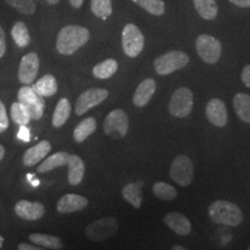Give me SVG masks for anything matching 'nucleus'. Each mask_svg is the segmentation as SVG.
I'll return each instance as SVG.
<instances>
[{"mask_svg":"<svg viewBox=\"0 0 250 250\" xmlns=\"http://www.w3.org/2000/svg\"><path fill=\"white\" fill-rule=\"evenodd\" d=\"M89 37L90 33L87 28L77 24H68L62 28L58 33L56 48L59 54L65 56L72 55L85 45Z\"/></svg>","mask_w":250,"mask_h":250,"instance_id":"1","label":"nucleus"},{"mask_svg":"<svg viewBox=\"0 0 250 250\" xmlns=\"http://www.w3.org/2000/svg\"><path fill=\"white\" fill-rule=\"evenodd\" d=\"M208 215L211 220L218 225L235 227L239 226L243 220L241 208L234 203L228 201H215L208 208Z\"/></svg>","mask_w":250,"mask_h":250,"instance_id":"2","label":"nucleus"},{"mask_svg":"<svg viewBox=\"0 0 250 250\" xmlns=\"http://www.w3.org/2000/svg\"><path fill=\"white\" fill-rule=\"evenodd\" d=\"M118 220L115 217H105L93 221L86 227V236L93 242H101L117 233Z\"/></svg>","mask_w":250,"mask_h":250,"instance_id":"3","label":"nucleus"},{"mask_svg":"<svg viewBox=\"0 0 250 250\" xmlns=\"http://www.w3.org/2000/svg\"><path fill=\"white\" fill-rule=\"evenodd\" d=\"M189 57L186 52L174 50L160 56L154 61L155 72L160 76H168L173 72L186 67L189 62Z\"/></svg>","mask_w":250,"mask_h":250,"instance_id":"4","label":"nucleus"},{"mask_svg":"<svg viewBox=\"0 0 250 250\" xmlns=\"http://www.w3.org/2000/svg\"><path fill=\"white\" fill-rule=\"evenodd\" d=\"M18 102H20L26 108L31 120L37 121L43 116L45 105L44 99L31 88V86L21 87L18 93Z\"/></svg>","mask_w":250,"mask_h":250,"instance_id":"5","label":"nucleus"},{"mask_svg":"<svg viewBox=\"0 0 250 250\" xmlns=\"http://www.w3.org/2000/svg\"><path fill=\"white\" fill-rule=\"evenodd\" d=\"M145 39L142 30L136 24L127 23L122 31V46L125 55L130 58H134L140 55L144 49Z\"/></svg>","mask_w":250,"mask_h":250,"instance_id":"6","label":"nucleus"},{"mask_svg":"<svg viewBox=\"0 0 250 250\" xmlns=\"http://www.w3.org/2000/svg\"><path fill=\"white\" fill-rule=\"evenodd\" d=\"M196 49L202 61L208 64L218 62L221 57V51H223L220 41L208 34H202L197 37Z\"/></svg>","mask_w":250,"mask_h":250,"instance_id":"7","label":"nucleus"},{"mask_svg":"<svg viewBox=\"0 0 250 250\" xmlns=\"http://www.w3.org/2000/svg\"><path fill=\"white\" fill-rule=\"evenodd\" d=\"M193 108V94L191 89L181 87L175 90L169 101V112L171 116L177 118L187 117Z\"/></svg>","mask_w":250,"mask_h":250,"instance_id":"8","label":"nucleus"},{"mask_svg":"<svg viewBox=\"0 0 250 250\" xmlns=\"http://www.w3.org/2000/svg\"><path fill=\"white\" fill-rule=\"evenodd\" d=\"M105 134L114 139L124 138L129 131V117L122 109H115L109 112L103 123Z\"/></svg>","mask_w":250,"mask_h":250,"instance_id":"9","label":"nucleus"},{"mask_svg":"<svg viewBox=\"0 0 250 250\" xmlns=\"http://www.w3.org/2000/svg\"><path fill=\"white\" fill-rule=\"evenodd\" d=\"M170 177L181 187L190 186L193 180V164L188 155L181 154L174 159L169 170Z\"/></svg>","mask_w":250,"mask_h":250,"instance_id":"10","label":"nucleus"},{"mask_svg":"<svg viewBox=\"0 0 250 250\" xmlns=\"http://www.w3.org/2000/svg\"><path fill=\"white\" fill-rule=\"evenodd\" d=\"M109 93L104 88H89L80 94L76 103V114L83 115L89 109L96 107L108 98Z\"/></svg>","mask_w":250,"mask_h":250,"instance_id":"11","label":"nucleus"},{"mask_svg":"<svg viewBox=\"0 0 250 250\" xmlns=\"http://www.w3.org/2000/svg\"><path fill=\"white\" fill-rule=\"evenodd\" d=\"M40 68V59L36 52H29L23 56L19 66V80L23 85H30L36 79Z\"/></svg>","mask_w":250,"mask_h":250,"instance_id":"12","label":"nucleus"},{"mask_svg":"<svg viewBox=\"0 0 250 250\" xmlns=\"http://www.w3.org/2000/svg\"><path fill=\"white\" fill-rule=\"evenodd\" d=\"M206 117L211 124L224 127L228 122L227 109L223 100L211 99L206 105Z\"/></svg>","mask_w":250,"mask_h":250,"instance_id":"13","label":"nucleus"},{"mask_svg":"<svg viewBox=\"0 0 250 250\" xmlns=\"http://www.w3.org/2000/svg\"><path fill=\"white\" fill-rule=\"evenodd\" d=\"M14 210L19 218L24 219V220H39L45 213L44 205L39 202H29L24 199L19 201L15 204Z\"/></svg>","mask_w":250,"mask_h":250,"instance_id":"14","label":"nucleus"},{"mask_svg":"<svg viewBox=\"0 0 250 250\" xmlns=\"http://www.w3.org/2000/svg\"><path fill=\"white\" fill-rule=\"evenodd\" d=\"M87 205H88V201L85 197L76 195V193H67L58 201L57 211L62 214H68L83 210Z\"/></svg>","mask_w":250,"mask_h":250,"instance_id":"15","label":"nucleus"},{"mask_svg":"<svg viewBox=\"0 0 250 250\" xmlns=\"http://www.w3.org/2000/svg\"><path fill=\"white\" fill-rule=\"evenodd\" d=\"M164 221L174 233L179 234V235L186 236L191 233V224H190L189 219L179 212L167 213L164 217Z\"/></svg>","mask_w":250,"mask_h":250,"instance_id":"16","label":"nucleus"},{"mask_svg":"<svg viewBox=\"0 0 250 250\" xmlns=\"http://www.w3.org/2000/svg\"><path fill=\"white\" fill-rule=\"evenodd\" d=\"M156 90V83L154 79L148 78V79L143 80L137 87L136 92L133 95V103L137 107H145L154 95Z\"/></svg>","mask_w":250,"mask_h":250,"instance_id":"17","label":"nucleus"},{"mask_svg":"<svg viewBox=\"0 0 250 250\" xmlns=\"http://www.w3.org/2000/svg\"><path fill=\"white\" fill-rule=\"evenodd\" d=\"M51 151V145L46 140L40 142L36 144L33 147L28 148L23 154V165L27 167H31V166H35L37 162L45 158Z\"/></svg>","mask_w":250,"mask_h":250,"instance_id":"18","label":"nucleus"},{"mask_svg":"<svg viewBox=\"0 0 250 250\" xmlns=\"http://www.w3.org/2000/svg\"><path fill=\"white\" fill-rule=\"evenodd\" d=\"M68 167V183L71 186H78L81 183L85 175V164L80 156L70 154L67 161Z\"/></svg>","mask_w":250,"mask_h":250,"instance_id":"19","label":"nucleus"},{"mask_svg":"<svg viewBox=\"0 0 250 250\" xmlns=\"http://www.w3.org/2000/svg\"><path fill=\"white\" fill-rule=\"evenodd\" d=\"M31 88L37 94H40L41 96L43 98H50V96L55 95L58 90V85H57V80L54 76L51 74H46V76L42 77L41 79H39L31 86Z\"/></svg>","mask_w":250,"mask_h":250,"instance_id":"20","label":"nucleus"},{"mask_svg":"<svg viewBox=\"0 0 250 250\" xmlns=\"http://www.w3.org/2000/svg\"><path fill=\"white\" fill-rule=\"evenodd\" d=\"M142 181H137V182L126 184L122 190V196L127 203H130L134 208H139L143 203L142 196Z\"/></svg>","mask_w":250,"mask_h":250,"instance_id":"21","label":"nucleus"},{"mask_svg":"<svg viewBox=\"0 0 250 250\" xmlns=\"http://www.w3.org/2000/svg\"><path fill=\"white\" fill-rule=\"evenodd\" d=\"M233 107L240 120L247 124H250V95L239 93L234 96Z\"/></svg>","mask_w":250,"mask_h":250,"instance_id":"22","label":"nucleus"},{"mask_svg":"<svg viewBox=\"0 0 250 250\" xmlns=\"http://www.w3.org/2000/svg\"><path fill=\"white\" fill-rule=\"evenodd\" d=\"M68 156L70 154L66 152H57L54 155H50L46 158L44 161L37 167V171L39 173H46V171H51L52 169H56L58 167H62V166L67 165Z\"/></svg>","mask_w":250,"mask_h":250,"instance_id":"23","label":"nucleus"},{"mask_svg":"<svg viewBox=\"0 0 250 250\" xmlns=\"http://www.w3.org/2000/svg\"><path fill=\"white\" fill-rule=\"evenodd\" d=\"M29 240L36 246H41L43 249H62V240L58 236L48 235V234H30Z\"/></svg>","mask_w":250,"mask_h":250,"instance_id":"24","label":"nucleus"},{"mask_svg":"<svg viewBox=\"0 0 250 250\" xmlns=\"http://www.w3.org/2000/svg\"><path fill=\"white\" fill-rule=\"evenodd\" d=\"M196 11L205 20L212 21L218 15V5L215 0H193Z\"/></svg>","mask_w":250,"mask_h":250,"instance_id":"25","label":"nucleus"},{"mask_svg":"<svg viewBox=\"0 0 250 250\" xmlns=\"http://www.w3.org/2000/svg\"><path fill=\"white\" fill-rule=\"evenodd\" d=\"M96 121L93 117H88L83 122H80L74 129L73 138L77 143H83L88 138L90 134H93L96 130Z\"/></svg>","mask_w":250,"mask_h":250,"instance_id":"26","label":"nucleus"},{"mask_svg":"<svg viewBox=\"0 0 250 250\" xmlns=\"http://www.w3.org/2000/svg\"><path fill=\"white\" fill-rule=\"evenodd\" d=\"M71 114V104L67 99L59 100V102L56 105L54 116H52V125L55 127H61L66 123Z\"/></svg>","mask_w":250,"mask_h":250,"instance_id":"27","label":"nucleus"},{"mask_svg":"<svg viewBox=\"0 0 250 250\" xmlns=\"http://www.w3.org/2000/svg\"><path fill=\"white\" fill-rule=\"evenodd\" d=\"M118 64L115 59H105L93 68V76L98 79H109L116 73Z\"/></svg>","mask_w":250,"mask_h":250,"instance_id":"28","label":"nucleus"},{"mask_svg":"<svg viewBox=\"0 0 250 250\" xmlns=\"http://www.w3.org/2000/svg\"><path fill=\"white\" fill-rule=\"evenodd\" d=\"M12 37H13L15 44L19 48H26V46L30 43V35L29 31L26 24L21 21L14 23L13 28H12Z\"/></svg>","mask_w":250,"mask_h":250,"instance_id":"29","label":"nucleus"},{"mask_svg":"<svg viewBox=\"0 0 250 250\" xmlns=\"http://www.w3.org/2000/svg\"><path fill=\"white\" fill-rule=\"evenodd\" d=\"M90 9L96 18L105 20L112 13L111 0H90Z\"/></svg>","mask_w":250,"mask_h":250,"instance_id":"30","label":"nucleus"},{"mask_svg":"<svg viewBox=\"0 0 250 250\" xmlns=\"http://www.w3.org/2000/svg\"><path fill=\"white\" fill-rule=\"evenodd\" d=\"M153 193L162 201H173L177 197L176 189L170 184L165 182H156L153 186Z\"/></svg>","mask_w":250,"mask_h":250,"instance_id":"31","label":"nucleus"},{"mask_svg":"<svg viewBox=\"0 0 250 250\" xmlns=\"http://www.w3.org/2000/svg\"><path fill=\"white\" fill-rule=\"evenodd\" d=\"M132 1L145 9L146 12L156 17L165 14L166 6L164 0H132Z\"/></svg>","mask_w":250,"mask_h":250,"instance_id":"32","label":"nucleus"},{"mask_svg":"<svg viewBox=\"0 0 250 250\" xmlns=\"http://www.w3.org/2000/svg\"><path fill=\"white\" fill-rule=\"evenodd\" d=\"M11 116L12 120L14 121V123H17L20 126H26V125L29 124L30 122V116L26 110V108L21 104L20 102H15L12 104L11 109Z\"/></svg>","mask_w":250,"mask_h":250,"instance_id":"33","label":"nucleus"},{"mask_svg":"<svg viewBox=\"0 0 250 250\" xmlns=\"http://www.w3.org/2000/svg\"><path fill=\"white\" fill-rule=\"evenodd\" d=\"M5 2L24 15H33L36 12L35 0H5Z\"/></svg>","mask_w":250,"mask_h":250,"instance_id":"34","label":"nucleus"},{"mask_svg":"<svg viewBox=\"0 0 250 250\" xmlns=\"http://www.w3.org/2000/svg\"><path fill=\"white\" fill-rule=\"evenodd\" d=\"M8 127V116L6 112L5 104L0 101V133L4 132Z\"/></svg>","mask_w":250,"mask_h":250,"instance_id":"35","label":"nucleus"},{"mask_svg":"<svg viewBox=\"0 0 250 250\" xmlns=\"http://www.w3.org/2000/svg\"><path fill=\"white\" fill-rule=\"evenodd\" d=\"M6 52V36L5 31L2 29V27L0 26V58H2V56Z\"/></svg>","mask_w":250,"mask_h":250,"instance_id":"36","label":"nucleus"},{"mask_svg":"<svg viewBox=\"0 0 250 250\" xmlns=\"http://www.w3.org/2000/svg\"><path fill=\"white\" fill-rule=\"evenodd\" d=\"M241 78H242L243 83H245L248 88H250V65H247V66L243 68Z\"/></svg>","mask_w":250,"mask_h":250,"instance_id":"37","label":"nucleus"},{"mask_svg":"<svg viewBox=\"0 0 250 250\" xmlns=\"http://www.w3.org/2000/svg\"><path fill=\"white\" fill-rule=\"evenodd\" d=\"M229 1L235 6H237V7H242V8L250 7V0H229Z\"/></svg>","mask_w":250,"mask_h":250,"instance_id":"38","label":"nucleus"},{"mask_svg":"<svg viewBox=\"0 0 250 250\" xmlns=\"http://www.w3.org/2000/svg\"><path fill=\"white\" fill-rule=\"evenodd\" d=\"M18 249H20V250H40L42 248H41V247H37V246H30V245H28V243H20V245L18 246Z\"/></svg>","mask_w":250,"mask_h":250,"instance_id":"39","label":"nucleus"},{"mask_svg":"<svg viewBox=\"0 0 250 250\" xmlns=\"http://www.w3.org/2000/svg\"><path fill=\"white\" fill-rule=\"evenodd\" d=\"M19 137L22 140H29V131L24 126H21V131L19 132Z\"/></svg>","mask_w":250,"mask_h":250,"instance_id":"40","label":"nucleus"},{"mask_svg":"<svg viewBox=\"0 0 250 250\" xmlns=\"http://www.w3.org/2000/svg\"><path fill=\"white\" fill-rule=\"evenodd\" d=\"M70 2L73 8H80L83 4V0H70Z\"/></svg>","mask_w":250,"mask_h":250,"instance_id":"41","label":"nucleus"},{"mask_svg":"<svg viewBox=\"0 0 250 250\" xmlns=\"http://www.w3.org/2000/svg\"><path fill=\"white\" fill-rule=\"evenodd\" d=\"M4 156H5V148H4V146L0 145V161L4 159Z\"/></svg>","mask_w":250,"mask_h":250,"instance_id":"42","label":"nucleus"},{"mask_svg":"<svg viewBox=\"0 0 250 250\" xmlns=\"http://www.w3.org/2000/svg\"><path fill=\"white\" fill-rule=\"evenodd\" d=\"M49 5H57L61 0H45Z\"/></svg>","mask_w":250,"mask_h":250,"instance_id":"43","label":"nucleus"},{"mask_svg":"<svg viewBox=\"0 0 250 250\" xmlns=\"http://www.w3.org/2000/svg\"><path fill=\"white\" fill-rule=\"evenodd\" d=\"M171 249H173V250H186L184 247H181V246H174Z\"/></svg>","mask_w":250,"mask_h":250,"instance_id":"44","label":"nucleus"},{"mask_svg":"<svg viewBox=\"0 0 250 250\" xmlns=\"http://www.w3.org/2000/svg\"><path fill=\"white\" fill-rule=\"evenodd\" d=\"M2 242H4V237L0 235V248H1V247H2Z\"/></svg>","mask_w":250,"mask_h":250,"instance_id":"45","label":"nucleus"},{"mask_svg":"<svg viewBox=\"0 0 250 250\" xmlns=\"http://www.w3.org/2000/svg\"><path fill=\"white\" fill-rule=\"evenodd\" d=\"M249 250H250V247H249Z\"/></svg>","mask_w":250,"mask_h":250,"instance_id":"46","label":"nucleus"}]
</instances>
